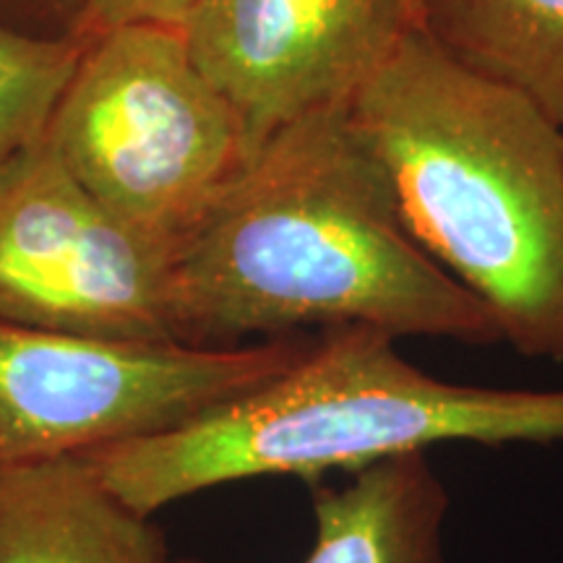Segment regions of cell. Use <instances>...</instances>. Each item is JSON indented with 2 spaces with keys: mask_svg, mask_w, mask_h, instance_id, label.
<instances>
[{
  "mask_svg": "<svg viewBox=\"0 0 563 563\" xmlns=\"http://www.w3.org/2000/svg\"><path fill=\"white\" fill-rule=\"evenodd\" d=\"M173 340L238 347L302 327L504 342L496 316L415 241L350 108L287 125L170 256Z\"/></svg>",
  "mask_w": 563,
  "mask_h": 563,
  "instance_id": "6da1fadb",
  "label": "cell"
},
{
  "mask_svg": "<svg viewBox=\"0 0 563 563\" xmlns=\"http://www.w3.org/2000/svg\"><path fill=\"white\" fill-rule=\"evenodd\" d=\"M410 235L527 357L563 363V131L420 26L350 102Z\"/></svg>",
  "mask_w": 563,
  "mask_h": 563,
  "instance_id": "7a4b0ae2",
  "label": "cell"
},
{
  "mask_svg": "<svg viewBox=\"0 0 563 563\" xmlns=\"http://www.w3.org/2000/svg\"><path fill=\"white\" fill-rule=\"evenodd\" d=\"M563 443V389L452 384L412 365L391 334L336 327L256 389L173 431L81 454L152 517L228 483L361 473L435 443Z\"/></svg>",
  "mask_w": 563,
  "mask_h": 563,
  "instance_id": "3957f363",
  "label": "cell"
},
{
  "mask_svg": "<svg viewBox=\"0 0 563 563\" xmlns=\"http://www.w3.org/2000/svg\"><path fill=\"white\" fill-rule=\"evenodd\" d=\"M47 139L104 209L170 256L251 162L241 115L180 26L150 21L87 42Z\"/></svg>",
  "mask_w": 563,
  "mask_h": 563,
  "instance_id": "277c9868",
  "label": "cell"
},
{
  "mask_svg": "<svg viewBox=\"0 0 563 563\" xmlns=\"http://www.w3.org/2000/svg\"><path fill=\"white\" fill-rule=\"evenodd\" d=\"M311 342L196 347L0 321V464L173 431L290 368Z\"/></svg>",
  "mask_w": 563,
  "mask_h": 563,
  "instance_id": "5b68a950",
  "label": "cell"
},
{
  "mask_svg": "<svg viewBox=\"0 0 563 563\" xmlns=\"http://www.w3.org/2000/svg\"><path fill=\"white\" fill-rule=\"evenodd\" d=\"M170 253L91 196L47 131L0 165V321L173 340Z\"/></svg>",
  "mask_w": 563,
  "mask_h": 563,
  "instance_id": "8992f818",
  "label": "cell"
},
{
  "mask_svg": "<svg viewBox=\"0 0 563 563\" xmlns=\"http://www.w3.org/2000/svg\"><path fill=\"white\" fill-rule=\"evenodd\" d=\"M415 26V0H194L180 32L253 157L287 125L350 108Z\"/></svg>",
  "mask_w": 563,
  "mask_h": 563,
  "instance_id": "52a82bcc",
  "label": "cell"
},
{
  "mask_svg": "<svg viewBox=\"0 0 563 563\" xmlns=\"http://www.w3.org/2000/svg\"><path fill=\"white\" fill-rule=\"evenodd\" d=\"M0 563H170L84 456L0 464Z\"/></svg>",
  "mask_w": 563,
  "mask_h": 563,
  "instance_id": "ba28073f",
  "label": "cell"
},
{
  "mask_svg": "<svg viewBox=\"0 0 563 563\" xmlns=\"http://www.w3.org/2000/svg\"><path fill=\"white\" fill-rule=\"evenodd\" d=\"M446 517L449 490L426 452L389 456L342 488L316 485V538L302 563H446Z\"/></svg>",
  "mask_w": 563,
  "mask_h": 563,
  "instance_id": "9c48e42d",
  "label": "cell"
},
{
  "mask_svg": "<svg viewBox=\"0 0 563 563\" xmlns=\"http://www.w3.org/2000/svg\"><path fill=\"white\" fill-rule=\"evenodd\" d=\"M418 26L563 131V0H415Z\"/></svg>",
  "mask_w": 563,
  "mask_h": 563,
  "instance_id": "30bf717a",
  "label": "cell"
},
{
  "mask_svg": "<svg viewBox=\"0 0 563 563\" xmlns=\"http://www.w3.org/2000/svg\"><path fill=\"white\" fill-rule=\"evenodd\" d=\"M84 42L37 40L0 26V165L47 131Z\"/></svg>",
  "mask_w": 563,
  "mask_h": 563,
  "instance_id": "8fae6325",
  "label": "cell"
},
{
  "mask_svg": "<svg viewBox=\"0 0 563 563\" xmlns=\"http://www.w3.org/2000/svg\"><path fill=\"white\" fill-rule=\"evenodd\" d=\"M194 0H81L74 37L84 45L123 24L180 26Z\"/></svg>",
  "mask_w": 563,
  "mask_h": 563,
  "instance_id": "7c38bea8",
  "label": "cell"
}]
</instances>
